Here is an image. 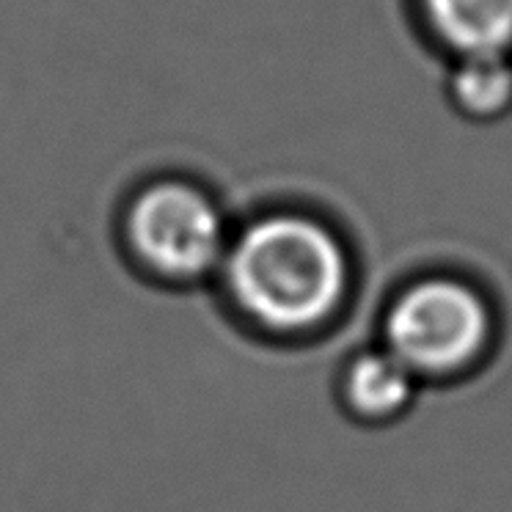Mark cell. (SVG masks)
<instances>
[{"label":"cell","instance_id":"277c9868","mask_svg":"<svg viewBox=\"0 0 512 512\" xmlns=\"http://www.w3.org/2000/svg\"><path fill=\"white\" fill-rule=\"evenodd\" d=\"M422 12L463 58L507 56L512 47V0H422Z\"/></svg>","mask_w":512,"mask_h":512},{"label":"cell","instance_id":"8992f818","mask_svg":"<svg viewBox=\"0 0 512 512\" xmlns=\"http://www.w3.org/2000/svg\"><path fill=\"white\" fill-rule=\"evenodd\" d=\"M452 97L471 116H496L512 102V64L507 56L463 58Z\"/></svg>","mask_w":512,"mask_h":512},{"label":"cell","instance_id":"7a4b0ae2","mask_svg":"<svg viewBox=\"0 0 512 512\" xmlns=\"http://www.w3.org/2000/svg\"><path fill=\"white\" fill-rule=\"evenodd\" d=\"M122 237L135 268L163 284H196L218 273L232 240L221 207L185 179H157L138 190Z\"/></svg>","mask_w":512,"mask_h":512},{"label":"cell","instance_id":"3957f363","mask_svg":"<svg viewBox=\"0 0 512 512\" xmlns=\"http://www.w3.org/2000/svg\"><path fill=\"white\" fill-rule=\"evenodd\" d=\"M389 353L411 372H446L477 356L488 339V309L474 290L449 279L416 284L386 320Z\"/></svg>","mask_w":512,"mask_h":512},{"label":"cell","instance_id":"6da1fadb","mask_svg":"<svg viewBox=\"0 0 512 512\" xmlns=\"http://www.w3.org/2000/svg\"><path fill=\"white\" fill-rule=\"evenodd\" d=\"M218 279L243 320L270 334H303L345 298L347 256L323 223L273 212L229 240Z\"/></svg>","mask_w":512,"mask_h":512},{"label":"cell","instance_id":"5b68a950","mask_svg":"<svg viewBox=\"0 0 512 512\" xmlns=\"http://www.w3.org/2000/svg\"><path fill=\"white\" fill-rule=\"evenodd\" d=\"M413 394V372L400 358L383 353H364L347 372V397L356 411L383 416L402 408Z\"/></svg>","mask_w":512,"mask_h":512}]
</instances>
